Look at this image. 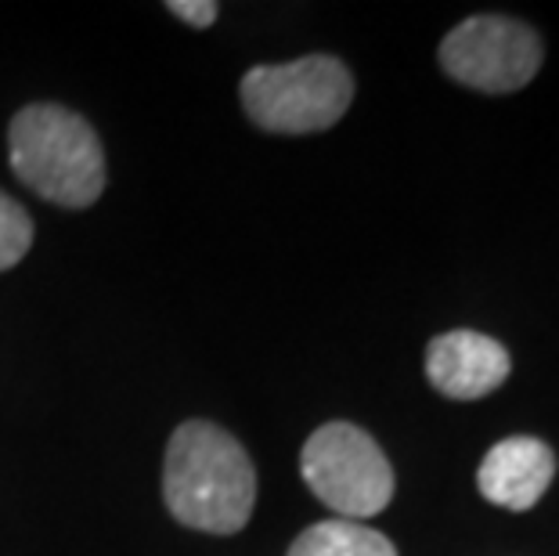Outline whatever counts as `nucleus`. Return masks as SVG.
<instances>
[{"label": "nucleus", "instance_id": "obj_2", "mask_svg": "<svg viewBox=\"0 0 559 556\" xmlns=\"http://www.w3.org/2000/svg\"><path fill=\"white\" fill-rule=\"evenodd\" d=\"M11 170L40 199L87 210L105 192V152L94 127L66 105H26L8 127Z\"/></svg>", "mask_w": 559, "mask_h": 556}, {"label": "nucleus", "instance_id": "obj_5", "mask_svg": "<svg viewBox=\"0 0 559 556\" xmlns=\"http://www.w3.org/2000/svg\"><path fill=\"white\" fill-rule=\"evenodd\" d=\"M545 58L542 37L527 22L506 15H473L440 44V66L462 87L513 94L538 76Z\"/></svg>", "mask_w": 559, "mask_h": 556}, {"label": "nucleus", "instance_id": "obj_1", "mask_svg": "<svg viewBox=\"0 0 559 556\" xmlns=\"http://www.w3.org/2000/svg\"><path fill=\"white\" fill-rule=\"evenodd\" d=\"M163 499L185 528L235 535L257 506L253 459L217 423L188 419L166 445Z\"/></svg>", "mask_w": 559, "mask_h": 556}, {"label": "nucleus", "instance_id": "obj_9", "mask_svg": "<svg viewBox=\"0 0 559 556\" xmlns=\"http://www.w3.org/2000/svg\"><path fill=\"white\" fill-rule=\"evenodd\" d=\"M33 246V221L26 206L15 203L8 192H0V271L15 268Z\"/></svg>", "mask_w": 559, "mask_h": 556}, {"label": "nucleus", "instance_id": "obj_3", "mask_svg": "<svg viewBox=\"0 0 559 556\" xmlns=\"http://www.w3.org/2000/svg\"><path fill=\"white\" fill-rule=\"evenodd\" d=\"M242 109L271 134H318L340 123L354 102L350 69L332 55L253 66L242 76Z\"/></svg>", "mask_w": 559, "mask_h": 556}, {"label": "nucleus", "instance_id": "obj_6", "mask_svg": "<svg viewBox=\"0 0 559 556\" xmlns=\"http://www.w3.org/2000/svg\"><path fill=\"white\" fill-rule=\"evenodd\" d=\"M509 369H513V358L502 343L473 329L440 333L426 347V376L433 390L451 401L487 398L509 380Z\"/></svg>", "mask_w": 559, "mask_h": 556}, {"label": "nucleus", "instance_id": "obj_4", "mask_svg": "<svg viewBox=\"0 0 559 556\" xmlns=\"http://www.w3.org/2000/svg\"><path fill=\"white\" fill-rule=\"evenodd\" d=\"M304 481L343 520L383 513L394 499V466L376 437L354 423H325L307 437L300 452Z\"/></svg>", "mask_w": 559, "mask_h": 556}, {"label": "nucleus", "instance_id": "obj_10", "mask_svg": "<svg viewBox=\"0 0 559 556\" xmlns=\"http://www.w3.org/2000/svg\"><path fill=\"white\" fill-rule=\"evenodd\" d=\"M170 15H177L181 22H188V26H195V29H206L217 22L221 15V8L213 4V0H170Z\"/></svg>", "mask_w": 559, "mask_h": 556}, {"label": "nucleus", "instance_id": "obj_8", "mask_svg": "<svg viewBox=\"0 0 559 556\" xmlns=\"http://www.w3.org/2000/svg\"><path fill=\"white\" fill-rule=\"evenodd\" d=\"M285 556H397V546L383 531L365 528L358 520H321L293 542Z\"/></svg>", "mask_w": 559, "mask_h": 556}, {"label": "nucleus", "instance_id": "obj_7", "mask_svg": "<svg viewBox=\"0 0 559 556\" xmlns=\"http://www.w3.org/2000/svg\"><path fill=\"white\" fill-rule=\"evenodd\" d=\"M552 477L556 456L549 445L538 441V437H506L484 456L477 488L491 506L527 513L549 492Z\"/></svg>", "mask_w": 559, "mask_h": 556}]
</instances>
